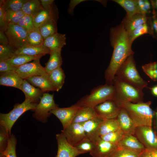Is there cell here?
I'll return each mask as SVG.
<instances>
[{
	"label": "cell",
	"instance_id": "obj_22",
	"mask_svg": "<svg viewBox=\"0 0 157 157\" xmlns=\"http://www.w3.org/2000/svg\"><path fill=\"white\" fill-rule=\"evenodd\" d=\"M50 51L43 45L34 46L25 44L19 49H17L15 55L24 54L32 56H44L50 54Z\"/></svg>",
	"mask_w": 157,
	"mask_h": 157
},
{
	"label": "cell",
	"instance_id": "obj_34",
	"mask_svg": "<svg viewBox=\"0 0 157 157\" xmlns=\"http://www.w3.org/2000/svg\"><path fill=\"white\" fill-rule=\"evenodd\" d=\"M57 21L52 19L42 24L39 27L44 39L58 33Z\"/></svg>",
	"mask_w": 157,
	"mask_h": 157
},
{
	"label": "cell",
	"instance_id": "obj_38",
	"mask_svg": "<svg viewBox=\"0 0 157 157\" xmlns=\"http://www.w3.org/2000/svg\"><path fill=\"white\" fill-rule=\"evenodd\" d=\"M27 0H4L3 5L5 11H17L22 10Z\"/></svg>",
	"mask_w": 157,
	"mask_h": 157
},
{
	"label": "cell",
	"instance_id": "obj_47",
	"mask_svg": "<svg viewBox=\"0 0 157 157\" xmlns=\"http://www.w3.org/2000/svg\"><path fill=\"white\" fill-rule=\"evenodd\" d=\"M18 67L11 65L5 60H0V73L9 71H15Z\"/></svg>",
	"mask_w": 157,
	"mask_h": 157
},
{
	"label": "cell",
	"instance_id": "obj_12",
	"mask_svg": "<svg viewBox=\"0 0 157 157\" xmlns=\"http://www.w3.org/2000/svg\"><path fill=\"white\" fill-rule=\"evenodd\" d=\"M67 142L75 147L86 137L82 124L72 123L61 131Z\"/></svg>",
	"mask_w": 157,
	"mask_h": 157
},
{
	"label": "cell",
	"instance_id": "obj_42",
	"mask_svg": "<svg viewBox=\"0 0 157 157\" xmlns=\"http://www.w3.org/2000/svg\"><path fill=\"white\" fill-rule=\"evenodd\" d=\"M142 68L144 72L154 81H157V62L144 65Z\"/></svg>",
	"mask_w": 157,
	"mask_h": 157
},
{
	"label": "cell",
	"instance_id": "obj_9",
	"mask_svg": "<svg viewBox=\"0 0 157 157\" xmlns=\"http://www.w3.org/2000/svg\"><path fill=\"white\" fill-rule=\"evenodd\" d=\"M5 33L9 44L17 49L26 44L27 32L18 24H8Z\"/></svg>",
	"mask_w": 157,
	"mask_h": 157
},
{
	"label": "cell",
	"instance_id": "obj_53",
	"mask_svg": "<svg viewBox=\"0 0 157 157\" xmlns=\"http://www.w3.org/2000/svg\"><path fill=\"white\" fill-rule=\"evenodd\" d=\"M151 89L153 94L155 96H157V85L151 88Z\"/></svg>",
	"mask_w": 157,
	"mask_h": 157
},
{
	"label": "cell",
	"instance_id": "obj_13",
	"mask_svg": "<svg viewBox=\"0 0 157 157\" xmlns=\"http://www.w3.org/2000/svg\"><path fill=\"white\" fill-rule=\"evenodd\" d=\"M58 144V151L56 157H76L84 152L78 150L67 141L64 134L61 132L56 135Z\"/></svg>",
	"mask_w": 157,
	"mask_h": 157
},
{
	"label": "cell",
	"instance_id": "obj_32",
	"mask_svg": "<svg viewBox=\"0 0 157 157\" xmlns=\"http://www.w3.org/2000/svg\"><path fill=\"white\" fill-rule=\"evenodd\" d=\"M42 56H32L24 54H17L5 61L13 66L19 67L32 60L40 59Z\"/></svg>",
	"mask_w": 157,
	"mask_h": 157
},
{
	"label": "cell",
	"instance_id": "obj_15",
	"mask_svg": "<svg viewBox=\"0 0 157 157\" xmlns=\"http://www.w3.org/2000/svg\"><path fill=\"white\" fill-rule=\"evenodd\" d=\"M118 148L131 151L140 154L146 149L133 135L124 134L117 145Z\"/></svg>",
	"mask_w": 157,
	"mask_h": 157
},
{
	"label": "cell",
	"instance_id": "obj_44",
	"mask_svg": "<svg viewBox=\"0 0 157 157\" xmlns=\"http://www.w3.org/2000/svg\"><path fill=\"white\" fill-rule=\"evenodd\" d=\"M139 154L130 150L117 148L109 156L110 157H138Z\"/></svg>",
	"mask_w": 157,
	"mask_h": 157
},
{
	"label": "cell",
	"instance_id": "obj_36",
	"mask_svg": "<svg viewBox=\"0 0 157 157\" xmlns=\"http://www.w3.org/2000/svg\"><path fill=\"white\" fill-rule=\"evenodd\" d=\"M124 135V133L119 129L99 137L104 140L117 145Z\"/></svg>",
	"mask_w": 157,
	"mask_h": 157
},
{
	"label": "cell",
	"instance_id": "obj_50",
	"mask_svg": "<svg viewBox=\"0 0 157 157\" xmlns=\"http://www.w3.org/2000/svg\"><path fill=\"white\" fill-rule=\"evenodd\" d=\"M9 44L8 39L5 32L0 30V44Z\"/></svg>",
	"mask_w": 157,
	"mask_h": 157
},
{
	"label": "cell",
	"instance_id": "obj_45",
	"mask_svg": "<svg viewBox=\"0 0 157 157\" xmlns=\"http://www.w3.org/2000/svg\"><path fill=\"white\" fill-rule=\"evenodd\" d=\"M0 126V154H1L7 147L9 135L5 128L1 126Z\"/></svg>",
	"mask_w": 157,
	"mask_h": 157
},
{
	"label": "cell",
	"instance_id": "obj_56",
	"mask_svg": "<svg viewBox=\"0 0 157 157\" xmlns=\"http://www.w3.org/2000/svg\"><path fill=\"white\" fill-rule=\"evenodd\" d=\"M0 157H6L4 155H2V156H0Z\"/></svg>",
	"mask_w": 157,
	"mask_h": 157
},
{
	"label": "cell",
	"instance_id": "obj_8",
	"mask_svg": "<svg viewBox=\"0 0 157 157\" xmlns=\"http://www.w3.org/2000/svg\"><path fill=\"white\" fill-rule=\"evenodd\" d=\"M133 135L146 149H157V136L153 130L152 127L136 126Z\"/></svg>",
	"mask_w": 157,
	"mask_h": 157
},
{
	"label": "cell",
	"instance_id": "obj_17",
	"mask_svg": "<svg viewBox=\"0 0 157 157\" xmlns=\"http://www.w3.org/2000/svg\"><path fill=\"white\" fill-rule=\"evenodd\" d=\"M58 14V9L54 3L50 8L43 9L33 17L35 27L39 28L42 24L52 19L57 21Z\"/></svg>",
	"mask_w": 157,
	"mask_h": 157
},
{
	"label": "cell",
	"instance_id": "obj_40",
	"mask_svg": "<svg viewBox=\"0 0 157 157\" xmlns=\"http://www.w3.org/2000/svg\"><path fill=\"white\" fill-rule=\"evenodd\" d=\"M25 15L22 10L17 11H6V20L8 24L10 23L17 24Z\"/></svg>",
	"mask_w": 157,
	"mask_h": 157
},
{
	"label": "cell",
	"instance_id": "obj_19",
	"mask_svg": "<svg viewBox=\"0 0 157 157\" xmlns=\"http://www.w3.org/2000/svg\"><path fill=\"white\" fill-rule=\"evenodd\" d=\"M23 80L15 71L0 73L1 85L13 87L21 90Z\"/></svg>",
	"mask_w": 157,
	"mask_h": 157
},
{
	"label": "cell",
	"instance_id": "obj_30",
	"mask_svg": "<svg viewBox=\"0 0 157 157\" xmlns=\"http://www.w3.org/2000/svg\"><path fill=\"white\" fill-rule=\"evenodd\" d=\"M119 129V126L116 119L104 120L99 127L97 135L100 137Z\"/></svg>",
	"mask_w": 157,
	"mask_h": 157
},
{
	"label": "cell",
	"instance_id": "obj_21",
	"mask_svg": "<svg viewBox=\"0 0 157 157\" xmlns=\"http://www.w3.org/2000/svg\"><path fill=\"white\" fill-rule=\"evenodd\" d=\"M26 80L33 85L39 88L43 92L56 91L48 76H38L28 78Z\"/></svg>",
	"mask_w": 157,
	"mask_h": 157
},
{
	"label": "cell",
	"instance_id": "obj_27",
	"mask_svg": "<svg viewBox=\"0 0 157 157\" xmlns=\"http://www.w3.org/2000/svg\"><path fill=\"white\" fill-rule=\"evenodd\" d=\"M61 50L62 49H60L50 51L49 58L44 67L48 74L53 70L61 67L63 63Z\"/></svg>",
	"mask_w": 157,
	"mask_h": 157
},
{
	"label": "cell",
	"instance_id": "obj_55",
	"mask_svg": "<svg viewBox=\"0 0 157 157\" xmlns=\"http://www.w3.org/2000/svg\"><path fill=\"white\" fill-rule=\"evenodd\" d=\"M151 150L153 157H157V149Z\"/></svg>",
	"mask_w": 157,
	"mask_h": 157
},
{
	"label": "cell",
	"instance_id": "obj_57",
	"mask_svg": "<svg viewBox=\"0 0 157 157\" xmlns=\"http://www.w3.org/2000/svg\"><path fill=\"white\" fill-rule=\"evenodd\" d=\"M103 157H110L109 156H105Z\"/></svg>",
	"mask_w": 157,
	"mask_h": 157
},
{
	"label": "cell",
	"instance_id": "obj_54",
	"mask_svg": "<svg viewBox=\"0 0 157 157\" xmlns=\"http://www.w3.org/2000/svg\"><path fill=\"white\" fill-rule=\"evenodd\" d=\"M151 1L153 8L157 9V0H151Z\"/></svg>",
	"mask_w": 157,
	"mask_h": 157
},
{
	"label": "cell",
	"instance_id": "obj_18",
	"mask_svg": "<svg viewBox=\"0 0 157 157\" xmlns=\"http://www.w3.org/2000/svg\"><path fill=\"white\" fill-rule=\"evenodd\" d=\"M116 119L118 122L119 129L124 134L134 135L136 126L124 109L121 108Z\"/></svg>",
	"mask_w": 157,
	"mask_h": 157
},
{
	"label": "cell",
	"instance_id": "obj_1",
	"mask_svg": "<svg viewBox=\"0 0 157 157\" xmlns=\"http://www.w3.org/2000/svg\"><path fill=\"white\" fill-rule=\"evenodd\" d=\"M110 37L113 50L109 65L105 72L106 83L109 84H112L117 71L127 58L134 54L122 22L111 29Z\"/></svg>",
	"mask_w": 157,
	"mask_h": 157
},
{
	"label": "cell",
	"instance_id": "obj_7",
	"mask_svg": "<svg viewBox=\"0 0 157 157\" xmlns=\"http://www.w3.org/2000/svg\"><path fill=\"white\" fill-rule=\"evenodd\" d=\"M53 94L44 93L40 98V101L35 108L33 110L34 112L33 116L36 119L45 122L51 115L50 111L58 107L55 103Z\"/></svg>",
	"mask_w": 157,
	"mask_h": 157
},
{
	"label": "cell",
	"instance_id": "obj_10",
	"mask_svg": "<svg viewBox=\"0 0 157 157\" xmlns=\"http://www.w3.org/2000/svg\"><path fill=\"white\" fill-rule=\"evenodd\" d=\"M97 117L103 120L116 119L121 108L113 99L106 100L94 107Z\"/></svg>",
	"mask_w": 157,
	"mask_h": 157
},
{
	"label": "cell",
	"instance_id": "obj_14",
	"mask_svg": "<svg viewBox=\"0 0 157 157\" xmlns=\"http://www.w3.org/2000/svg\"><path fill=\"white\" fill-rule=\"evenodd\" d=\"M81 108L76 103L64 108L58 107L51 110L50 113L56 117L61 122L63 129L71 124L78 110Z\"/></svg>",
	"mask_w": 157,
	"mask_h": 157
},
{
	"label": "cell",
	"instance_id": "obj_24",
	"mask_svg": "<svg viewBox=\"0 0 157 157\" xmlns=\"http://www.w3.org/2000/svg\"><path fill=\"white\" fill-rule=\"evenodd\" d=\"M147 20L146 15L138 14L129 18H124L122 22L128 35L135 29L146 23Z\"/></svg>",
	"mask_w": 157,
	"mask_h": 157
},
{
	"label": "cell",
	"instance_id": "obj_41",
	"mask_svg": "<svg viewBox=\"0 0 157 157\" xmlns=\"http://www.w3.org/2000/svg\"><path fill=\"white\" fill-rule=\"evenodd\" d=\"M149 32V26L147 23L138 27L128 35L130 44L132 45V43L137 38Z\"/></svg>",
	"mask_w": 157,
	"mask_h": 157
},
{
	"label": "cell",
	"instance_id": "obj_33",
	"mask_svg": "<svg viewBox=\"0 0 157 157\" xmlns=\"http://www.w3.org/2000/svg\"><path fill=\"white\" fill-rule=\"evenodd\" d=\"M44 41L39 28L35 27L33 30L27 32L26 44L39 46L43 45Z\"/></svg>",
	"mask_w": 157,
	"mask_h": 157
},
{
	"label": "cell",
	"instance_id": "obj_11",
	"mask_svg": "<svg viewBox=\"0 0 157 157\" xmlns=\"http://www.w3.org/2000/svg\"><path fill=\"white\" fill-rule=\"evenodd\" d=\"M38 59L18 67L15 72L23 79L35 76H48L44 67L41 65Z\"/></svg>",
	"mask_w": 157,
	"mask_h": 157
},
{
	"label": "cell",
	"instance_id": "obj_6",
	"mask_svg": "<svg viewBox=\"0 0 157 157\" xmlns=\"http://www.w3.org/2000/svg\"><path fill=\"white\" fill-rule=\"evenodd\" d=\"M38 104L28 99L23 102L15 105L13 108L8 113H0V125L3 126L9 135H11V129L19 118L25 112L34 109Z\"/></svg>",
	"mask_w": 157,
	"mask_h": 157
},
{
	"label": "cell",
	"instance_id": "obj_16",
	"mask_svg": "<svg viewBox=\"0 0 157 157\" xmlns=\"http://www.w3.org/2000/svg\"><path fill=\"white\" fill-rule=\"evenodd\" d=\"M117 148V145L104 140L99 137L96 140L94 149L90 154L92 157L109 156Z\"/></svg>",
	"mask_w": 157,
	"mask_h": 157
},
{
	"label": "cell",
	"instance_id": "obj_2",
	"mask_svg": "<svg viewBox=\"0 0 157 157\" xmlns=\"http://www.w3.org/2000/svg\"><path fill=\"white\" fill-rule=\"evenodd\" d=\"M115 102L120 107L126 110L136 126L152 127L154 112L150 107L151 101L137 103L125 101Z\"/></svg>",
	"mask_w": 157,
	"mask_h": 157
},
{
	"label": "cell",
	"instance_id": "obj_20",
	"mask_svg": "<svg viewBox=\"0 0 157 157\" xmlns=\"http://www.w3.org/2000/svg\"><path fill=\"white\" fill-rule=\"evenodd\" d=\"M66 44L65 35L57 33L44 39L43 45L51 51L62 49Z\"/></svg>",
	"mask_w": 157,
	"mask_h": 157
},
{
	"label": "cell",
	"instance_id": "obj_39",
	"mask_svg": "<svg viewBox=\"0 0 157 157\" xmlns=\"http://www.w3.org/2000/svg\"><path fill=\"white\" fill-rule=\"evenodd\" d=\"M17 49L10 45L0 44V60H6L15 55Z\"/></svg>",
	"mask_w": 157,
	"mask_h": 157
},
{
	"label": "cell",
	"instance_id": "obj_23",
	"mask_svg": "<svg viewBox=\"0 0 157 157\" xmlns=\"http://www.w3.org/2000/svg\"><path fill=\"white\" fill-rule=\"evenodd\" d=\"M103 120L97 117L82 123L86 137L96 141L99 137L97 134L98 129Z\"/></svg>",
	"mask_w": 157,
	"mask_h": 157
},
{
	"label": "cell",
	"instance_id": "obj_25",
	"mask_svg": "<svg viewBox=\"0 0 157 157\" xmlns=\"http://www.w3.org/2000/svg\"><path fill=\"white\" fill-rule=\"evenodd\" d=\"M97 117L94 108L81 107L77 111L72 123L82 124Z\"/></svg>",
	"mask_w": 157,
	"mask_h": 157
},
{
	"label": "cell",
	"instance_id": "obj_29",
	"mask_svg": "<svg viewBox=\"0 0 157 157\" xmlns=\"http://www.w3.org/2000/svg\"><path fill=\"white\" fill-rule=\"evenodd\" d=\"M65 77L61 67L53 70L49 74V78L56 91H58L62 88L65 82Z\"/></svg>",
	"mask_w": 157,
	"mask_h": 157
},
{
	"label": "cell",
	"instance_id": "obj_37",
	"mask_svg": "<svg viewBox=\"0 0 157 157\" xmlns=\"http://www.w3.org/2000/svg\"><path fill=\"white\" fill-rule=\"evenodd\" d=\"M17 140L15 135L11 134L8 138V145L6 149L0 156L4 155L6 157H17L16 147Z\"/></svg>",
	"mask_w": 157,
	"mask_h": 157
},
{
	"label": "cell",
	"instance_id": "obj_52",
	"mask_svg": "<svg viewBox=\"0 0 157 157\" xmlns=\"http://www.w3.org/2000/svg\"><path fill=\"white\" fill-rule=\"evenodd\" d=\"M152 23V27L154 30L157 33V17L156 16L154 17Z\"/></svg>",
	"mask_w": 157,
	"mask_h": 157
},
{
	"label": "cell",
	"instance_id": "obj_43",
	"mask_svg": "<svg viewBox=\"0 0 157 157\" xmlns=\"http://www.w3.org/2000/svg\"><path fill=\"white\" fill-rule=\"evenodd\" d=\"M17 24L22 27L27 32L33 30L35 28L33 17L30 15H25Z\"/></svg>",
	"mask_w": 157,
	"mask_h": 157
},
{
	"label": "cell",
	"instance_id": "obj_46",
	"mask_svg": "<svg viewBox=\"0 0 157 157\" xmlns=\"http://www.w3.org/2000/svg\"><path fill=\"white\" fill-rule=\"evenodd\" d=\"M3 0L0 1V30L5 32L7 29L8 24L5 19V10L3 3Z\"/></svg>",
	"mask_w": 157,
	"mask_h": 157
},
{
	"label": "cell",
	"instance_id": "obj_35",
	"mask_svg": "<svg viewBox=\"0 0 157 157\" xmlns=\"http://www.w3.org/2000/svg\"><path fill=\"white\" fill-rule=\"evenodd\" d=\"M96 141L85 137L74 147L78 151L85 153L91 152L96 146Z\"/></svg>",
	"mask_w": 157,
	"mask_h": 157
},
{
	"label": "cell",
	"instance_id": "obj_49",
	"mask_svg": "<svg viewBox=\"0 0 157 157\" xmlns=\"http://www.w3.org/2000/svg\"><path fill=\"white\" fill-rule=\"evenodd\" d=\"M40 1L44 9L50 8L54 3L53 0H40Z\"/></svg>",
	"mask_w": 157,
	"mask_h": 157
},
{
	"label": "cell",
	"instance_id": "obj_58",
	"mask_svg": "<svg viewBox=\"0 0 157 157\" xmlns=\"http://www.w3.org/2000/svg\"><path fill=\"white\" fill-rule=\"evenodd\" d=\"M156 116H157V112H156Z\"/></svg>",
	"mask_w": 157,
	"mask_h": 157
},
{
	"label": "cell",
	"instance_id": "obj_26",
	"mask_svg": "<svg viewBox=\"0 0 157 157\" xmlns=\"http://www.w3.org/2000/svg\"><path fill=\"white\" fill-rule=\"evenodd\" d=\"M21 90L24 94L25 99H29L36 103L43 93L40 89L34 87L26 79L23 80Z\"/></svg>",
	"mask_w": 157,
	"mask_h": 157
},
{
	"label": "cell",
	"instance_id": "obj_4",
	"mask_svg": "<svg viewBox=\"0 0 157 157\" xmlns=\"http://www.w3.org/2000/svg\"><path fill=\"white\" fill-rule=\"evenodd\" d=\"M115 76L141 90L147 87L148 83L140 75L133 55L129 56L117 71Z\"/></svg>",
	"mask_w": 157,
	"mask_h": 157
},
{
	"label": "cell",
	"instance_id": "obj_5",
	"mask_svg": "<svg viewBox=\"0 0 157 157\" xmlns=\"http://www.w3.org/2000/svg\"><path fill=\"white\" fill-rule=\"evenodd\" d=\"M115 94V88L113 84L106 83L94 88L89 94L83 97L76 103L81 107L94 108L106 100L113 99Z\"/></svg>",
	"mask_w": 157,
	"mask_h": 157
},
{
	"label": "cell",
	"instance_id": "obj_31",
	"mask_svg": "<svg viewBox=\"0 0 157 157\" xmlns=\"http://www.w3.org/2000/svg\"><path fill=\"white\" fill-rule=\"evenodd\" d=\"M43 9L39 0H27L24 4L22 10L25 15L34 16Z\"/></svg>",
	"mask_w": 157,
	"mask_h": 157
},
{
	"label": "cell",
	"instance_id": "obj_28",
	"mask_svg": "<svg viewBox=\"0 0 157 157\" xmlns=\"http://www.w3.org/2000/svg\"><path fill=\"white\" fill-rule=\"evenodd\" d=\"M126 10V14L125 18L128 19L137 14H141L137 0H114Z\"/></svg>",
	"mask_w": 157,
	"mask_h": 157
},
{
	"label": "cell",
	"instance_id": "obj_48",
	"mask_svg": "<svg viewBox=\"0 0 157 157\" xmlns=\"http://www.w3.org/2000/svg\"><path fill=\"white\" fill-rule=\"evenodd\" d=\"M85 1L84 0H71L69 3V7L68 8V13L72 15L73 12L74 10L76 5L80 3Z\"/></svg>",
	"mask_w": 157,
	"mask_h": 157
},
{
	"label": "cell",
	"instance_id": "obj_3",
	"mask_svg": "<svg viewBox=\"0 0 157 157\" xmlns=\"http://www.w3.org/2000/svg\"><path fill=\"white\" fill-rule=\"evenodd\" d=\"M115 89L113 99L115 102L125 101L133 103L143 102L144 94L142 90L126 82L116 76L112 82Z\"/></svg>",
	"mask_w": 157,
	"mask_h": 157
},
{
	"label": "cell",
	"instance_id": "obj_51",
	"mask_svg": "<svg viewBox=\"0 0 157 157\" xmlns=\"http://www.w3.org/2000/svg\"><path fill=\"white\" fill-rule=\"evenodd\" d=\"M138 157H153L151 150L146 149L140 154Z\"/></svg>",
	"mask_w": 157,
	"mask_h": 157
}]
</instances>
